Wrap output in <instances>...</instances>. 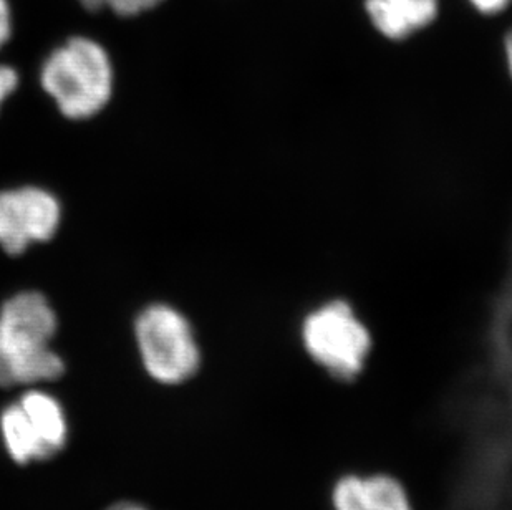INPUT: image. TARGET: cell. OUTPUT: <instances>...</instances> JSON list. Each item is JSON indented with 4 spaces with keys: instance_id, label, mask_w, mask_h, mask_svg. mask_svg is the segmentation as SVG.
Returning a JSON list of instances; mask_svg holds the SVG:
<instances>
[{
    "instance_id": "obj_6",
    "label": "cell",
    "mask_w": 512,
    "mask_h": 510,
    "mask_svg": "<svg viewBox=\"0 0 512 510\" xmlns=\"http://www.w3.org/2000/svg\"><path fill=\"white\" fill-rule=\"evenodd\" d=\"M62 224V204L39 186L0 191V247L24 254L30 246L54 239Z\"/></svg>"
},
{
    "instance_id": "obj_3",
    "label": "cell",
    "mask_w": 512,
    "mask_h": 510,
    "mask_svg": "<svg viewBox=\"0 0 512 510\" xmlns=\"http://www.w3.org/2000/svg\"><path fill=\"white\" fill-rule=\"evenodd\" d=\"M307 355L335 380L362 375L372 352V333L345 300H330L307 313L300 328Z\"/></svg>"
},
{
    "instance_id": "obj_1",
    "label": "cell",
    "mask_w": 512,
    "mask_h": 510,
    "mask_svg": "<svg viewBox=\"0 0 512 510\" xmlns=\"http://www.w3.org/2000/svg\"><path fill=\"white\" fill-rule=\"evenodd\" d=\"M58 318L40 292H20L0 307V386L57 380L65 365L52 350Z\"/></svg>"
},
{
    "instance_id": "obj_7",
    "label": "cell",
    "mask_w": 512,
    "mask_h": 510,
    "mask_svg": "<svg viewBox=\"0 0 512 510\" xmlns=\"http://www.w3.org/2000/svg\"><path fill=\"white\" fill-rule=\"evenodd\" d=\"M375 34L387 42H408L440 19L443 0H360Z\"/></svg>"
},
{
    "instance_id": "obj_5",
    "label": "cell",
    "mask_w": 512,
    "mask_h": 510,
    "mask_svg": "<svg viewBox=\"0 0 512 510\" xmlns=\"http://www.w3.org/2000/svg\"><path fill=\"white\" fill-rule=\"evenodd\" d=\"M0 431L15 462L45 461L65 446L67 419L54 396L30 390L2 411Z\"/></svg>"
},
{
    "instance_id": "obj_2",
    "label": "cell",
    "mask_w": 512,
    "mask_h": 510,
    "mask_svg": "<svg viewBox=\"0 0 512 510\" xmlns=\"http://www.w3.org/2000/svg\"><path fill=\"white\" fill-rule=\"evenodd\" d=\"M40 85L65 118L88 120L112 100V58L97 40L73 37L45 58Z\"/></svg>"
},
{
    "instance_id": "obj_10",
    "label": "cell",
    "mask_w": 512,
    "mask_h": 510,
    "mask_svg": "<svg viewBox=\"0 0 512 510\" xmlns=\"http://www.w3.org/2000/svg\"><path fill=\"white\" fill-rule=\"evenodd\" d=\"M481 17H499L512 7V0H464Z\"/></svg>"
},
{
    "instance_id": "obj_13",
    "label": "cell",
    "mask_w": 512,
    "mask_h": 510,
    "mask_svg": "<svg viewBox=\"0 0 512 510\" xmlns=\"http://www.w3.org/2000/svg\"><path fill=\"white\" fill-rule=\"evenodd\" d=\"M504 60H506V68H508L509 77L512 80V27L504 34L503 39Z\"/></svg>"
},
{
    "instance_id": "obj_11",
    "label": "cell",
    "mask_w": 512,
    "mask_h": 510,
    "mask_svg": "<svg viewBox=\"0 0 512 510\" xmlns=\"http://www.w3.org/2000/svg\"><path fill=\"white\" fill-rule=\"evenodd\" d=\"M17 87H19V73L15 72V68L0 63V108L14 95Z\"/></svg>"
},
{
    "instance_id": "obj_4",
    "label": "cell",
    "mask_w": 512,
    "mask_h": 510,
    "mask_svg": "<svg viewBox=\"0 0 512 510\" xmlns=\"http://www.w3.org/2000/svg\"><path fill=\"white\" fill-rule=\"evenodd\" d=\"M136 345L146 371L165 385L193 378L201 366V350L183 313L168 304H151L135 322Z\"/></svg>"
},
{
    "instance_id": "obj_14",
    "label": "cell",
    "mask_w": 512,
    "mask_h": 510,
    "mask_svg": "<svg viewBox=\"0 0 512 510\" xmlns=\"http://www.w3.org/2000/svg\"><path fill=\"white\" fill-rule=\"evenodd\" d=\"M107 510H148L140 504H133V502H118L113 506L108 507Z\"/></svg>"
},
{
    "instance_id": "obj_12",
    "label": "cell",
    "mask_w": 512,
    "mask_h": 510,
    "mask_svg": "<svg viewBox=\"0 0 512 510\" xmlns=\"http://www.w3.org/2000/svg\"><path fill=\"white\" fill-rule=\"evenodd\" d=\"M12 37V10L9 0H0V50Z\"/></svg>"
},
{
    "instance_id": "obj_9",
    "label": "cell",
    "mask_w": 512,
    "mask_h": 510,
    "mask_svg": "<svg viewBox=\"0 0 512 510\" xmlns=\"http://www.w3.org/2000/svg\"><path fill=\"white\" fill-rule=\"evenodd\" d=\"M88 10L110 9L123 17L143 14L155 9L163 0H78Z\"/></svg>"
},
{
    "instance_id": "obj_8",
    "label": "cell",
    "mask_w": 512,
    "mask_h": 510,
    "mask_svg": "<svg viewBox=\"0 0 512 510\" xmlns=\"http://www.w3.org/2000/svg\"><path fill=\"white\" fill-rule=\"evenodd\" d=\"M334 510H413L406 487L390 474H345L330 492Z\"/></svg>"
}]
</instances>
